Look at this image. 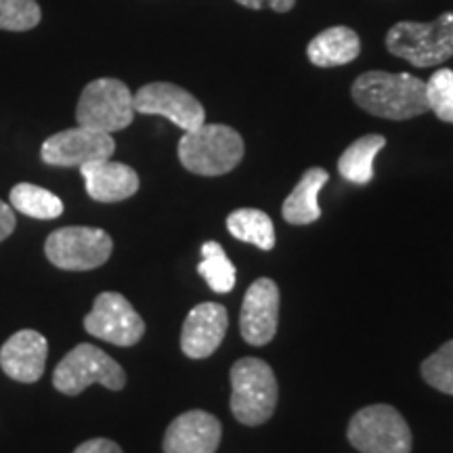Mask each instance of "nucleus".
Segmentation results:
<instances>
[{
	"label": "nucleus",
	"instance_id": "obj_1",
	"mask_svg": "<svg viewBox=\"0 0 453 453\" xmlns=\"http://www.w3.org/2000/svg\"><path fill=\"white\" fill-rule=\"evenodd\" d=\"M350 93L361 110L387 120H410L430 111L426 84L411 73L365 72L353 82Z\"/></svg>",
	"mask_w": 453,
	"mask_h": 453
},
{
	"label": "nucleus",
	"instance_id": "obj_2",
	"mask_svg": "<svg viewBox=\"0 0 453 453\" xmlns=\"http://www.w3.org/2000/svg\"><path fill=\"white\" fill-rule=\"evenodd\" d=\"M179 160L200 177H220L243 160V139L226 124H206L185 133L179 141Z\"/></svg>",
	"mask_w": 453,
	"mask_h": 453
},
{
	"label": "nucleus",
	"instance_id": "obj_3",
	"mask_svg": "<svg viewBox=\"0 0 453 453\" xmlns=\"http://www.w3.org/2000/svg\"><path fill=\"white\" fill-rule=\"evenodd\" d=\"M277 378L267 361L243 357L231 367V411L243 426H260L273 416Z\"/></svg>",
	"mask_w": 453,
	"mask_h": 453
},
{
	"label": "nucleus",
	"instance_id": "obj_4",
	"mask_svg": "<svg viewBox=\"0 0 453 453\" xmlns=\"http://www.w3.org/2000/svg\"><path fill=\"white\" fill-rule=\"evenodd\" d=\"M390 55L401 57L413 67H434L453 57V13H441L430 24L401 21L387 34Z\"/></svg>",
	"mask_w": 453,
	"mask_h": 453
},
{
	"label": "nucleus",
	"instance_id": "obj_5",
	"mask_svg": "<svg viewBox=\"0 0 453 453\" xmlns=\"http://www.w3.org/2000/svg\"><path fill=\"white\" fill-rule=\"evenodd\" d=\"M90 384H104L110 390H122L127 373L116 359L95 344L82 342L73 347L53 372V387L67 396L81 395Z\"/></svg>",
	"mask_w": 453,
	"mask_h": 453
},
{
	"label": "nucleus",
	"instance_id": "obj_6",
	"mask_svg": "<svg viewBox=\"0 0 453 453\" xmlns=\"http://www.w3.org/2000/svg\"><path fill=\"white\" fill-rule=\"evenodd\" d=\"M76 120L78 127L107 134L124 130L134 120L133 93L116 78H97L84 87L78 99Z\"/></svg>",
	"mask_w": 453,
	"mask_h": 453
},
{
	"label": "nucleus",
	"instance_id": "obj_7",
	"mask_svg": "<svg viewBox=\"0 0 453 453\" xmlns=\"http://www.w3.org/2000/svg\"><path fill=\"white\" fill-rule=\"evenodd\" d=\"M349 443L361 453H411V430L395 407L367 405L350 418Z\"/></svg>",
	"mask_w": 453,
	"mask_h": 453
},
{
	"label": "nucleus",
	"instance_id": "obj_8",
	"mask_svg": "<svg viewBox=\"0 0 453 453\" xmlns=\"http://www.w3.org/2000/svg\"><path fill=\"white\" fill-rule=\"evenodd\" d=\"M113 242L97 226H61L44 242L49 263L64 271H90L105 265L111 257Z\"/></svg>",
	"mask_w": 453,
	"mask_h": 453
},
{
	"label": "nucleus",
	"instance_id": "obj_9",
	"mask_svg": "<svg viewBox=\"0 0 453 453\" xmlns=\"http://www.w3.org/2000/svg\"><path fill=\"white\" fill-rule=\"evenodd\" d=\"M84 330L116 347H133L143 338L145 321L122 294L101 292L84 317Z\"/></svg>",
	"mask_w": 453,
	"mask_h": 453
},
{
	"label": "nucleus",
	"instance_id": "obj_10",
	"mask_svg": "<svg viewBox=\"0 0 453 453\" xmlns=\"http://www.w3.org/2000/svg\"><path fill=\"white\" fill-rule=\"evenodd\" d=\"M134 111L147 116H162L185 133L206 122V111L189 90L170 82H151L133 95Z\"/></svg>",
	"mask_w": 453,
	"mask_h": 453
},
{
	"label": "nucleus",
	"instance_id": "obj_11",
	"mask_svg": "<svg viewBox=\"0 0 453 453\" xmlns=\"http://www.w3.org/2000/svg\"><path fill=\"white\" fill-rule=\"evenodd\" d=\"M113 151H116V141L111 139V134L76 127L50 134L41 147V157L49 166L81 168L88 162L110 160Z\"/></svg>",
	"mask_w": 453,
	"mask_h": 453
},
{
	"label": "nucleus",
	"instance_id": "obj_12",
	"mask_svg": "<svg viewBox=\"0 0 453 453\" xmlns=\"http://www.w3.org/2000/svg\"><path fill=\"white\" fill-rule=\"evenodd\" d=\"M280 324V288L269 277H260L246 290L240 313V332L252 347H265Z\"/></svg>",
	"mask_w": 453,
	"mask_h": 453
},
{
	"label": "nucleus",
	"instance_id": "obj_13",
	"mask_svg": "<svg viewBox=\"0 0 453 453\" xmlns=\"http://www.w3.org/2000/svg\"><path fill=\"white\" fill-rule=\"evenodd\" d=\"M223 426L219 418L202 410L180 413L168 424L164 434V453H214L220 445Z\"/></svg>",
	"mask_w": 453,
	"mask_h": 453
},
{
	"label": "nucleus",
	"instance_id": "obj_14",
	"mask_svg": "<svg viewBox=\"0 0 453 453\" xmlns=\"http://www.w3.org/2000/svg\"><path fill=\"white\" fill-rule=\"evenodd\" d=\"M229 315L219 303H202L189 311L180 330V350L189 359H206L223 342Z\"/></svg>",
	"mask_w": 453,
	"mask_h": 453
},
{
	"label": "nucleus",
	"instance_id": "obj_15",
	"mask_svg": "<svg viewBox=\"0 0 453 453\" xmlns=\"http://www.w3.org/2000/svg\"><path fill=\"white\" fill-rule=\"evenodd\" d=\"M49 342L41 332L19 330L0 347V367L11 380L34 384L47 367Z\"/></svg>",
	"mask_w": 453,
	"mask_h": 453
},
{
	"label": "nucleus",
	"instance_id": "obj_16",
	"mask_svg": "<svg viewBox=\"0 0 453 453\" xmlns=\"http://www.w3.org/2000/svg\"><path fill=\"white\" fill-rule=\"evenodd\" d=\"M81 174L87 185V194L95 202L113 203L133 197L139 191V174L128 164L97 160L81 166Z\"/></svg>",
	"mask_w": 453,
	"mask_h": 453
},
{
	"label": "nucleus",
	"instance_id": "obj_17",
	"mask_svg": "<svg viewBox=\"0 0 453 453\" xmlns=\"http://www.w3.org/2000/svg\"><path fill=\"white\" fill-rule=\"evenodd\" d=\"M361 53V41L347 26H334L319 32L307 47L309 61L317 67H338L355 61Z\"/></svg>",
	"mask_w": 453,
	"mask_h": 453
},
{
	"label": "nucleus",
	"instance_id": "obj_18",
	"mask_svg": "<svg viewBox=\"0 0 453 453\" xmlns=\"http://www.w3.org/2000/svg\"><path fill=\"white\" fill-rule=\"evenodd\" d=\"M330 179L327 170L324 168H309L294 187L292 194L286 197L281 206V217L286 223L292 225H311L321 217V208L317 203V196L324 189V185Z\"/></svg>",
	"mask_w": 453,
	"mask_h": 453
},
{
	"label": "nucleus",
	"instance_id": "obj_19",
	"mask_svg": "<svg viewBox=\"0 0 453 453\" xmlns=\"http://www.w3.org/2000/svg\"><path fill=\"white\" fill-rule=\"evenodd\" d=\"M387 145L382 134H365L350 143L338 160L340 177L353 185H367L373 179V160Z\"/></svg>",
	"mask_w": 453,
	"mask_h": 453
},
{
	"label": "nucleus",
	"instance_id": "obj_20",
	"mask_svg": "<svg viewBox=\"0 0 453 453\" xmlns=\"http://www.w3.org/2000/svg\"><path fill=\"white\" fill-rule=\"evenodd\" d=\"M226 229L235 240L254 243L260 250L269 252L275 248V226L267 212L257 208H240L226 217Z\"/></svg>",
	"mask_w": 453,
	"mask_h": 453
},
{
	"label": "nucleus",
	"instance_id": "obj_21",
	"mask_svg": "<svg viewBox=\"0 0 453 453\" xmlns=\"http://www.w3.org/2000/svg\"><path fill=\"white\" fill-rule=\"evenodd\" d=\"M11 208L30 219L53 220L64 214V202L53 191L32 183H17L9 194Z\"/></svg>",
	"mask_w": 453,
	"mask_h": 453
},
{
	"label": "nucleus",
	"instance_id": "obj_22",
	"mask_svg": "<svg viewBox=\"0 0 453 453\" xmlns=\"http://www.w3.org/2000/svg\"><path fill=\"white\" fill-rule=\"evenodd\" d=\"M197 273L206 280L212 292L229 294L235 288V267L231 263L223 246L217 242H206L202 246V260L197 265Z\"/></svg>",
	"mask_w": 453,
	"mask_h": 453
},
{
	"label": "nucleus",
	"instance_id": "obj_23",
	"mask_svg": "<svg viewBox=\"0 0 453 453\" xmlns=\"http://www.w3.org/2000/svg\"><path fill=\"white\" fill-rule=\"evenodd\" d=\"M424 84H426L428 110L434 111L439 120L453 124V70L441 67Z\"/></svg>",
	"mask_w": 453,
	"mask_h": 453
},
{
	"label": "nucleus",
	"instance_id": "obj_24",
	"mask_svg": "<svg viewBox=\"0 0 453 453\" xmlns=\"http://www.w3.org/2000/svg\"><path fill=\"white\" fill-rule=\"evenodd\" d=\"M36 0H0V30L27 32L41 24Z\"/></svg>",
	"mask_w": 453,
	"mask_h": 453
},
{
	"label": "nucleus",
	"instance_id": "obj_25",
	"mask_svg": "<svg viewBox=\"0 0 453 453\" xmlns=\"http://www.w3.org/2000/svg\"><path fill=\"white\" fill-rule=\"evenodd\" d=\"M422 378L430 387L445 395H453V340L445 342L422 364Z\"/></svg>",
	"mask_w": 453,
	"mask_h": 453
},
{
	"label": "nucleus",
	"instance_id": "obj_26",
	"mask_svg": "<svg viewBox=\"0 0 453 453\" xmlns=\"http://www.w3.org/2000/svg\"><path fill=\"white\" fill-rule=\"evenodd\" d=\"M242 7L263 11V9H273L277 13H288V11L294 9L296 0H235Z\"/></svg>",
	"mask_w": 453,
	"mask_h": 453
},
{
	"label": "nucleus",
	"instance_id": "obj_27",
	"mask_svg": "<svg viewBox=\"0 0 453 453\" xmlns=\"http://www.w3.org/2000/svg\"><path fill=\"white\" fill-rule=\"evenodd\" d=\"M73 453H124L122 447L111 439H90L78 445Z\"/></svg>",
	"mask_w": 453,
	"mask_h": 453
},
{
	"label": "nucleus",
	"instance_id": "obj_28",
	"mask_svg": "<svg viewBox=\"0 0 453 453\" xmlns=\"http://www.w3.org/2000/svg\"><path fill=\"white\" fill-rule=\"evenodd\" d=\"M15 212L11 208V203H4L0 200V242H4L7 237L15 231Z\"/></svg>",
	"mask_w": 453,
	"mask_h": 453
}]
</instances>
